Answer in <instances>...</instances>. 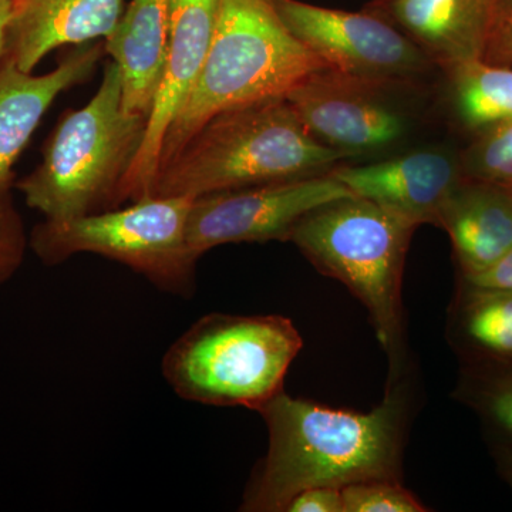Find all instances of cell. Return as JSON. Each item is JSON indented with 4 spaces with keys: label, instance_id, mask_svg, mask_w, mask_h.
Here are the masks:
<instances>
[{
    "label": "cell",
    "instance_id": "cell-1",
    "mask_svg": "<svg viewBox=\"0 0 512 512\" xmlns=\"http://www.w3.org/2000/svg\"><path fill=\"white\" fill-rule=\"evenodd\" d=\"M407 409L400 379L387 384L382 403L367 413L276 394L256 410L268 427V451L239 510L284 512L306 488L402 480Z\"/></svg>",
    "mask_w": 512,
    "mask_h": 512
},
{
    "label": "cell",
    "instance_id": "cell-2",
    "mask_svg": "<svg viewBox=\"0 0 512 512\" xmlns=\"http://www.w3.org/2000/svg\"><path fill=\"white\" fill-rule=\"evenodd\" d=\"M355 157L325 146L285 99L218 114L158 171L151 197L198 198L330 173Z\"/></svg>",
    "mask_w": 512,
    "mask_h": 512
},
{
    "label": "cell",
    "instance_id": "cell-3",
    "mask_svg": "<svg viewBox=\"0 0 512 512\" xmlns=\"http://www.w3.org/2000/svg\"><path fill=\"white\" fill-rule=\"evenodd\" d=\"M325 69L285 25L275 0H220L207 59L165 137L160 170L218 114L285 99Z\"/></svg>",
    "mask_w": 512,
    "mask_h": 512
},
{
    "label": "cell",
    "instance_id": "cell-4",
    "mask_svg": "<svg viewBox=\"0 0 512 512\" xmlns=\"http://www.w3.org/2000/svg\"><path fill=\"white\" fill-rule=\"evenodd\" d=\"M121 94L119 66L111 60L93 99L82 109L63 113L42 161L16 184L26 205L45 221L116 208L147 128V117L124 110Z\"/></svg>",
    "mask_w": 512,
    "mask_h": 512
},
{
    "label": "cell",
    "instance_id": "cell-5",
    "mask_svg": "<svg viewBox=\"0 0 512 512\" xmlns=\"http://www.w3.org/2000/svg\"><path fill=\"white\" fill-rule=\"evenodd\" d=\"M416 229L375 202L348 197L306 214L289 237L320 274L345 285L366 308L389 356V382L400 379L403 272Z\"/></svg>",
    "mask_w": 512,
    "mask_h": 512
},
{
    "label": "cell",
    "instance_id": "cell-6",
    "mask_svg": "<svg viewBox=\"0 0 512 512\" xmlns=\"http://www.w3.org/2000/svg\"><path fill=\"white\" fill-rule=\"evenodd\" d=\"M302 346L301 333L285 316L210 313L168 348L161 372L187 402L256 412L284 392Z\"/></svg>",
    "mask_w": 512,
    "mask_h": 512
},
{
    "label": "cell",
    "instance_id": "cell-7",
    "mask_svg": "<svg viewBox=\"0 0 512 512\" xmlns=\"http://www.w3.org/2000/svg\"><path fill=\"white\" fill-rule=\"evenodd\" d=\"M194 198L148 197L33 228L29 247L47 266L77 254L104 256L128 266L160 291L191 298L198 259L188 248V218Z\"/></svg>",
    "mask_w": 512,
    "mask_h": 512
},
{
    "label": "cell",
    "instance_id": "cell-8",
    "mask_svg": "<svg viewBox=\"0 0 512 512\" xmlns=\"http://www.w3.org/2000/svg\"><path fill=\"white\" fill-rule=\"evenodd\" d=\"M275 6L293 36L332 72L389 89L412 83L433 66L409 37L369 10L346 12L301 0H275Z\"/></svg>",
    "mask_w": 512,
    "mask_h": 512
},
{
    "label": "cell",
    "instance_id": "cell-9",
    "mask_svg": "<svg viewBox=\"0 0 512 512\" xmlns=\"http://www.w3.org/2000/svg\"><path fill=\"white\" fill-rule=\"evenodd\" d=\"M348 197L355 195L328 173L194 198L188 248L200 259L221 245L289 241L306 214Z\"/></svg>",
    "mask_w": 512,
    "mask_h": 512
},
{
    "label": "cell",
    "instance_id": "cell-10",
    "mask_svg": "<svg viewBox=\"0 0 512 512\" xmlns=\"http://www.w3.org/2000/svg\"><path fill=\"white\" fill-rule=\"evenodd\" d=\"M218 6L220 0H173L170 42L163 76L148 114L143 144L121 184L116 208L126 201L144 200L153 194L165 137L183 109L207 59Z\"/></svg>",
    "mask_w": 512,
    "mask_h": 512
},
{
    "label": "cell",
    "instance_id": "cell-11",
    "mask_svg": "<svg viewBox=\"0 0 512 512\" xmlns=\"http://www.w3.org/2000/svg\"><path fill=\"white\" fill-rule=\"evenodd\" d=\"M386 90L325 69L285 100L319 143L357 156L392 146L406 133V116L384 97Z\"/></svg>",
    "mask_w": 512,
    "mask_h": 512
},
{
    "label": "cell",
    "instance_id": "cell-12",
    "mask_svg": "<svg viewBox=\"0 0 512 512\" xmlns=\"http://www.w3.org/2000/svg\"><path fill=\"white\" fill-rule=\"evenodd\" d=\"M329 174L355 197L375 202L414 227H439L448 201L466 180L461 157L437 147L375 164L336 165Z\"/></svg>",
    "mask_w": 512,
    "mask_h": 512
},
{
    "label": "cell",
    "instance_id": "cell-13",
    "mask_svg": "<svg viewBox=\"0 0 512 512\" xmlns=\"http://www.w3.org/2000/svg\"><path fill=\"white\" fill-rule=\"evenodd\" d=\"M503 0H372L366 10L396 26L433 64L484 60Z\"/></svg>",
    "mask_w": 512,
    "mask_h": 512
},
{
    "label": "cell",
    "instance_id": "cell-14",
    "mask_svg": "<svg viewBox=\"0 0 512 512\" xmlns=\"http://www.w3.org/2000/svg\"><path fill=\"white\" fill-rule=\"evenodd\" d=\"M104 46H79L67 53L55 70L35 76L12 60L0 63V195L12 190L13 167L35 134L37 126L66 90L93 76Z\"/></svg>",
    "mask_w": 512,
    "mask_h": 512
},
{
    "label": "cell",
    "instance_id": "cell-15",
    "mask_svg": "<svg viewBox=\"0 0 512 512\" xmlns=\"http://www.w3.org/2000/svg\"><path fill=\"white\" fill-rule=\"evenodd\" d=\"M126 0H15L6 35V59L23 72L62 46L110 36Z\"/></svg>",
    "mask_w": 512,
    "mask_h": 512
},
{
    "label": "cell",
    "instance_id": "cell-16",
    "mask_svg": "<svg viewBox=\"0 0 512 512\" xmlns=\"http://www.w3.org/2000/svg\"><path fill=\"white\" fill-rule=\"evenodd\" d=\"M171 6L173 0H131L104 42L119 66L124 110L147 120L167 60Z\"/></svg>",
    "mask_w": 512,
    "mask_h": 512
},
{
    "label": "cell",
    "instance_id": "cell-17",
    "mask_svg": "<svg viewBox=\"0 0 512 512\" xmlns=\"http://www.w3.org/2000/svg\"><path fill=\"white\" fill-rule=\"evenodd\" d=\"M460 276L483 274L512 249V188L466 180L441 215Z\"/></svg>",
    "mask_w": 512,
    "mask_h": 512
},
{
    "label": "cell",
    "instance_id": "cell-18",
    "mask_svg": "<svg viewBox=\"0 0 512 512\" xmlns=\"http://www.w3.org/2000/svg\"><path fill=\"white\" fill-rule=\"evenodd\" d=\"M447 335L463 365H512V289L460 279L448 311Z\"/></svg>",
    "mask_w": 512,
    "mask_h": 512
},
{
    "label": "cell",
    "instance_id": "cell-19",
    "mask_svg": "<svg viewBox=\"0 0 512 512\" xmlns=\"http://www.w3.org/2000/svg\"><path fill=\"white\" fill-rule=\"evenodd\" d=\"M458 121L481 133L512 120V67L473 60L448 70Z\"/></svg>",
    "mask_w": 512,
    "mask_h": 512
},
{
    "label": "cell",
    "instance_id": "cell-20",
    "mask_svg": "<svg viewBox=\"0 0 512 512\" xmlns=\"http://www.w3.org/2000/svg\"><path fill=\"white\" fill-rule=\"evenodd\" d=\"M456 397L490 427L501 448L512 450V365H464Z\"/></svg>",
    "mask_w": 512,
    "mask_h": 512
},
{
    "label": "cell",
    "instance_id": "cell-21",
    "mask_svg": "<svg viewBox=\"0 0 512 512\" xmlns=\"http://www.w3.org/2000/svg\"><path fill=\"white\" fill-rule=\"evenodd\" d=\"M460 157L468 180L512 188V120L478 133Z\"/></svg>",
    "mask_w": 512,
    "mask_h": 512
},
{
    "label": "cell",
    "instance_id": "cell-22",
    "mask_svg": "<svg viewBox=\"0 0 512 512\" xmlns=\"http://www.w3.org/2000/svg\"><path fill=\"white\" fill-rule=\"evenodd\" d=\"M343 512H424L427 508L400 481L367 480L342 488Z\"/></svg>",
    "mask_w": 512,
    "mask_h": 512
},
{
    "label": "cell",
    "instance_id": "cell-23",
    "mask_svg": "<svg viewBox=\"0 0 512 512\" xmlns=\"http://www.w3.org/2000/svg\"><path fill=\"white\" fill-rule=\"evenodd\" d=\"M28 247V234L16 210L12 192L0 195V285L19 271Z\"/></svg>",
    "mask_w": 512,
    "mask_h": 512
},
{
    "label": "cell",
    "instance_id": "cell-24",
    "mask_svg": "<svg viewBox=\"0 0 512 512\" xmlns=\"http://www.w3.org/2000/svg\"><path fill=\"white\" fill-rule=\"evenodd\" d=\"M284 512H343L342 488H306L289 501Z\"/></svg>",
    "mask_w": 512,
    "mask_h": 512
},
{
    "label": "cell",
    "instance_id": "cell-25",
    "mask_svg": "<svg viewBox=\"0 0 512 512\" xmlns=\"http://www.w3.org/2000/svg\"><path fill=\"white\" fill-rule=\"evenodd\" d=\"M484 60L512 67V0L501 3L500 18Z\"/></svg>",
    "mask_w": 512,
    "mask_h": 512
},
{
    "label": "cell",
    "instance_id": "cell-26",
    "mask_svg": "<svg viewBox=\"0 0 512 512\" xmlns=\"http://www.w3.org/2000/svg\"><path fill=\"white\" fill-rule=\"evenodd\" d=\"M461 281L470 285L487 288L512 289V249L490 269L480 275L460 276Z\"/></svg>",
    "mask_w": 512,
    "mask_h": 512
},
{
    "label": "cell",
    "instance_id": "cell-27",
    "mask_svg": "<svg viewBox=\"0 0 512 512\" xmlns=\"http://www.w3.org/2000/svg\"><path fill=\"white\" fill-rule=\"evenodd\" d=\"M13 3H5V5H0V60H2V57L5 56L6 35H8V26L10 22V16H12Z\"/></svg>",
    "mask_w": 512,
    "mask_h": 512
},
{
    "label": "cell",
    "instance_id": "cell-28",
    "mask_svg": "<svg viewBox=\"0 0 512 512\" xmlns=\"http://www.w3.org/2000/svg\"><path fill=\"white\" fill-rule=\"evenodd\" d=\"M497 464L500 468V473L503 474L505 481L512 487V450L507 448H498L497 451Z\"/></svg>",
    "mask_w": 512,
    "mask_h": 512
},
{
    "label": "cell",
    "instance_id": "cell-29",
    "mask_svg": "<svg viewBox=\"0 0 512 512\" xmlns=\"http://www.w3.org/2000/svg\"><path fill=\"white\" fill-rule=\"evenodd\" d=\"M15 0H0V5H5V3H13Z\"/></svg>",
    "mask_w": 512,
    "mask_h": 512
}]
</instances>
